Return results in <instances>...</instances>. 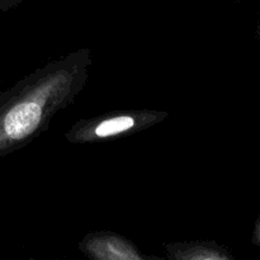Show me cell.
Segmentation results:
<instances>
[{
    "mask_svg": "<svg viewBox=\"0 0 260 260\" xmlns=\"http://www.w3.org/2000/svg\"><path fill=\"white\" fill-rule=\"evenodd\" d=\"M41 108L33 102L15 104L3 118V131L9 140H22L37 128Z\"/></svg>",
    "mask_w": 260,
    "mask_h": 260,
    "instance_id": "6da1fadb",
    "label": "cell"
},
{
    "mask_svg": "<svg viewBox=\"0 0 260 260\" xmlns=\"http://www.w3.org/2000/svg\"><path fill=\"white\" fill-rule=\"evenodd\" d=\"M134 126V119L131 117H117V118L107 119L102 122L95 129V134L99 137L112 136V135L119 134L126 129H129Z\"/></svg>",
    "mask_w": 260,
    "mask_h": 260,
    "instance_id": "7a4b0ae2",
    "label": "cell"
},
{
    "mask_svg": "<svg viewBox=\"0 0 260 260\" xmlns=\"http://www.w3.org/2000/svg\"><path fill=\"white\" fill-rule=\"evenodd\" d=\"M258 32H259V36H260V25H259V29H258Z\"/></svg>",
    "mask_w": 260,
    "mask_h": 260,
    "instance_id": "3957f363",
    "label": "cell"
}]
</instances>
